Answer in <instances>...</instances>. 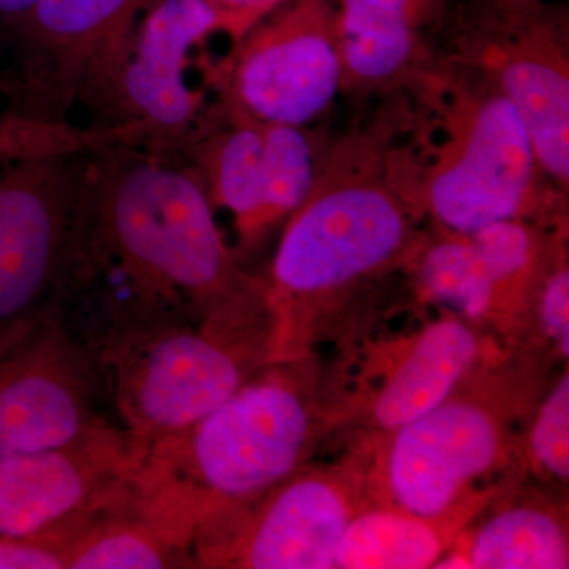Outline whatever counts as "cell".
<instances>
[{
  "label": "cell",
  "mask_w": 569,
  "mask_h": 569,
  "mask_svg": "<svg viewBox=\"0 0 569 569\" xmlns=\"http://www.w3.org/2000/svg\"><path fill=\"white\" fill-rule=\"evenodd\" d=\"M99 359L134 336L269 310L264 280L224 242L183 157L116 144L86 153L51 305Z\"/></svg>",
  "instance_id": "6da1fadb"
},
{
  "label": "cell",
  "mask_w": 569,
  "mask_h": 569,
  "mask_svg": "<svg viewBox=\"0 0 569 569\" xmlns=\"http://www.w3.org/2000/svg\"><path fill=\"white\" fill-rule=\"evenodd\" d=\"M306 355L274 359L192 426L142 452L134 503L192 553L213 520L253 503L307 466L323 407Z\"/></svg>",
  "instance_id": "7a4b0ae2"
},
{
  "label": "cell",
  "mask_w": 569,
  "mask_h": 569,
  "mask_svg": "<svg viewBox=\"0 0 569 569\" xmlns=\"http://www.w3.org/2000/svg\"><path fill=\"white\" fill-rule=\"evenodd\" d=\"M392 123L356 130L325 153L305 203L287 220L264 287L276 359L302 355L306 320L411 263L421 239L395 157Z\"/></svg>",
  "instance_id": "3957f363"
},
{
  "label": "cell",
  "mask_w": 569,
  "mask_h": 569,
  "mask_svg": "<svg viewBox=\"0 0 569 569\" xmlns=\"http://www.w3.org/2000/svg\"><path fill=\"white\" fill-rule=\"evenodd\" d=\"M406 80L419 107L410 141L396 132V162L418 211L456 234L538 213L546 183H556L539 167L526 123L503 92L451 58L418 66Z\"/></svg>",
  "instance_id": "277c9868"
},
{
  "label": "cell",
  "mask_w": 569,
  "mask_h": 569,
  "mask_svg": "<svg viewBox=\"0 0 569 569\" xmlns=\"http://www.w3.org/2000/svg\"><path fill=\"white\" fill-rule=\"evenodd\" d=\"M276 358L269 316L213 318L123 340L97 359L108 411L142 452L206 417Z\"/></svg>",
  "instance_id": "5b68a950"
},
{
  "label": "cell",
  "mask_w": 569,
  "mask_h": 569,
  "mask_svg": "<svg viewBox=\"0 0 569 569\" xmlns=\"http://www.w3.org/2000/svg\"><path fill=\"white\" fill-rule=\"evenodd\" d=\"M451 59L489 78L526 123L539 167L569 183L568 13L542 0H466L452 14Z\"/></svg>",
  "instance_id": "8992f818"
},
{
  "label": "cell",
  "mask_w": 569,
  "mask_h": 569,
  "mask_svg": "<svg viewBox=\"0 0 569 569\" xmlns=\"http://www.w3.org/2000/svg\"><path fill=\"white\" fill-rule=\"evenodd\" d=\"M254 26L209 0H157L134 29L121 61L82 103L96 126H140L146 148L181 156L203 122V93L187 82L190 54L211 39L238 43Z\"/></svg>",
  "instance_id": "52a82bcc"
},
{
  "label": "cell",
  "mask_w": 569,
  "mask_h": 569,
  "mask_svg": "<svg viewBox=\"0 0 569 569\" xmlns=\"http://www.w3.org/2000/svg\"><path fill=\"white\" fill-rule=\"evenodd\" d=\"M227 114L309 127L342 92L337 0H282L219 62L201 63Z\"/></svg>",
  "instance_id": "ba28073f"
},
{
  "label": "cell",
  "mask_w": 569,
  "mask_h": 569,
  "mask_svg": "<svg viewBox=\"0 0 569 569\" xmlns=\"http://www.w3.org/2000/svg\"><path fill=\"white\" fill-rule=\"evenodd\" d=\"M157 0H37L14 33L10 67L0 74L9 111L37 121H67L110 77L134 29Z\"/></svg>",
  "instance_id": "9c48e42d"
},
{
  "label": "cell",
  "mask_w": 569,
  "mask_h": 569,
  "mask_svg": "<svg viewBox=\"0 0 569 569\" xmlns=\"http://www.w3.org/2000/svg\"><path fill=\"white\" fill-rule=\"evenodd\" d=\"M361 463L299 468L244 508L204 527L197 568L331 569L340 538L362 508Z\"/></svg>",
  "instance_id": "30bf717a"
},
{
  "label": "cell",
  "mask_w": 569,
  "mask_h": 569,
  "mask_svg": "<svg viewBox=\"0 0 569 569\" xmlns=\"http://www.w3.org/2000/svg\"><path fill=\"white\" fill-rule=\"evenodd\" d=\"M507 407L488 389L462 391L388 432L373 477L391 507L422 518L471 511L475 482L507 459Z\"/></svg>",
  "instance_id": "8fae6325"
},
{
  "label": "cell",
  "mask_w": 569,
  "mask_h": 569,
  "mask_svg": "<svg viewBox=\"0 0 569 569\" xmlns=\"http://www.w3.org/2000/svg\"><path fill=\"white\" fill-rule=\"evenodd\" d=\"M140 462L112 418L61 447L0 460V538L61 549L92 519L132 503Z\"/></svg>",
  "instance_id": "7c38bea8"
},
{
  "label": "cell",
  "mask_w": 569,
  "mask_h": 569,
  "mask_svg": "<svg viewBox=\"0 0 569 569\" xmlns=\"http://www.w3.org/2000/svg\"><path fill=\"white\" fill-rule=\"evenodd\" d=\"M107 418L99 365L51 309L0 332V460L61 447Z\"/></svg>",
  "instance_id": "4fadbf2b"
},
{
  "label": "cell",
  "mask_w": 569,
  "mask_h": 569,
  "mask_svg": "<svg viewBox=\"0 0 569 569\" xmlns=\"http://www.w3.org/2000/svg\"><path fill=\"white\" fill-rule=\"evenodd\" d=\"M86 153L11 160L0 171V332L47 312L61 276Z\"/></svg>",
  "instance_id": "5bb4252c"
},
{
  "label": "cell",
  "mask_w": 569,
  "mask_h": 569,
  "mask_svg": "<svg viewBox=\"0 0 569 569\" xmlns=\"http://www.w3.org/2000/svg\"><path fill=\"white\" fill-rule=\"evenodd\" d=\"M451 0H337L343 92H376L418 67L425 32Z\"/></svg>",
  "instance_id": "9a60e30c"
},
{
  "label": "cell",
  "mask_w": 569,
  "mask_h": 569,
  "mask_svg": "<svg viewBox=\"0 0 569 569\" xmlns=\"http://www.w3.org/2000/svg\"><path fill=\"white\" fill-rule=\"evenodd\" d=\"M183 156L190 157L212 208L233 217L239 246L252 249L263 241L268 236L263 122L208 111Z\"/></svg>",
  "instance_id": "2e32d148"
},
{
  "label": "cell",
  "mask_w": 569,
  "mask_h": 569,
  "mask_svg": "<svg viewBox=\"0 0 569 569\" xmlns=\"http://www.w3.org/2000/svg\"><path fill=\"white\" fill-rule=\"evenodd\" d=\"M479 356L481 340L466 321L427 326L370 400V426L388 433L429 413L466 383Z\"/></svg>",
  "instance_id": "e0dca14e"
},
{
  "label": "cell",
  "mask_w": 569,
  "mask_h": 569,
  "mask_svg": "<svg viewBox=\"0 0 569 569\" xmlns=\"http://www.w3.org/2000/svg\"><path fill=\"white\" fill-rule=\"evenodd\" d=\"M467 512L422 518L391 505L362 507L340 538L335 568H433L449 549Z\"/></svg>",
  "instance_id": "ac0fdd59"
},
{
  "label": "cell",
  "mask_w": 569,
  "mask_h": 569,
  "mask_svg": "<svg viewBox=\"0 0 569 569\" xmlns=\"http://www.w3.org/2000/svg\"><path fill=\"white\" fill-rule=\"evenodd\" d=\"M61 553L63 569L197 568L192 553L146 518L134 500L74 531Z\"/></svg>",
  "instance_id": "d6986e66"
},
{
  "label": "cell",
  "mask_w": 569,
  "mask_h": 569,
  "mask_svg": "<svg viewBox=\"0 0 569 569\" xmlns=\"http://www.w3.org/2000/svg\"><path fill=\"white\" fill-rule=\"evenodd\" d=\"M463 552L471 569H563L569 567L568 530L548 507L515 505L486 519Z\"/></svg>",
  "instance_id": "ffe728a7"
},
{
  "label": "cell",
  "mask_w": 569,
  "mask_h": 569,
  "mask_svg": "<svg viewBox=\"0 0 569 569\" xmlns=\"http://www.w3.org/2000/svg\"><path fill=\"white\" fill-rule=\"evenodd\" d=\"M427 298L458 310L468 320L488 317L500 307L496 287L468 234L448 233L419 246L413 257Z\"/></svg>",
  "instance_id": "44dd1931"
},
{
  "label": "cell",
  "mask_w": 569,
  "mask_h": 569,
  "mask_svg": "<svg viewBox=\"0 0 569 569\" xmlns=\"http://www.w3.org/2000/svg\"><path fill=\"white\" fill-rule=\"evenodd\" d=\"M264 223L274 230L309 197L326 151L309 127L264 123Z\"/></svg>",
  "instance_id": "7402d4cb"
},
{
  "label": "cell",
  "mask_w": 569,
  "mask_h": 569,
  "mask_svg": "<svg viewBox=\"0 0 569 569\" xmlns=\"http://www.w3.org/2000/svg\"><path fill=\"white\" fill-rule=\"evenodd\" d=\"M114 141L108 127H78L69 121H37L13 112H0V162L37 156L88 153Z\"/></svg>",
  "instance_id": "603a6c76"
},
{
  "label": "cell",
  "mask_w": 569,
  "mask_h": 569,
  "mask_svg": "<svg viewBox=\"0 0 569 569\" xmlns=\"http://www.w3.org/2000/svg\"><path fill=\"white\" fill-rule=\"evenodd\" d=\"M531 459L560 482L569 478V377L561 376L539 407L531 427Z\"/></svg>",
  "instance_id": "cb8c5ba5"
},
{
  "label": "cell",
  "mask_w": 569,
  "mask_h": 569,
  "mask_svg": "<svg viewBox=\"0 0 569 569\" xmlns=\"http://www.w3.org/2000/svg\"><path fill=\"white\" fill-rule=\"evenodd\" d=\"M538 318L542 331L559 348L561 358L569 355V271L559 258L538 277Z\"/></svg>",
  "instance_id": "d4e9b609"
},
{
  "label": "cell",
  "mask_w": 569,
  "mask_h": 569,
  "mask_svg": "<svg viewBox=\"0 0 569 569\" xmlns=\"http://www.w3.org/2000/svg\"><path fill=\"white\" fill-rule=\"evenodd\" d=\"M0 569H63L61 549L51 542L0 538Z\"/></svg>",
  "instance_id": "484cf974"
},
{
  "label": "cell",
  "mask_w": 569,
  "mask_h": 569,
  "mask_svg": "<svg viewBox=\"0 0 569 569\" xmlns=\"http://www.w3.org/2000/svg\"><path fill=\"white\" fill-rule=\"evenodd\" d=\"M37 0H0V43L9 44Z\"/></svg>",
  "instance_id": "4316f807"
},
{
  "label": "cell",
  "mask_w": 569,
  "mask_h": 569,
  "mask_svg": "<svg viewBox=\"0 0 569 569\" xmlns=\"http://www.w3.org/2000/svg\"><path fill=\"white\" fill-rule=\"evenodd\" d=\"M223 9L236 11L242 17L249 18L257 24L272 9H276L282 0H209Z\"/></svg>",
  "instance_id": "83f0119b"
}]
</instances>
